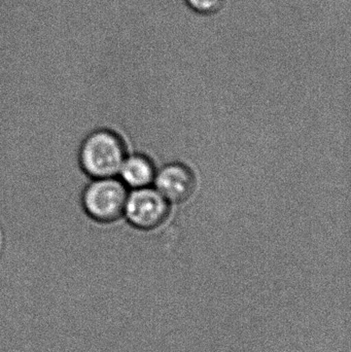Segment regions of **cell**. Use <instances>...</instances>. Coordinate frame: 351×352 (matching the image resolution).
<instances>
[{
	"mask_svg": "<svg viewBox=\"0 0 351 352\" xmlns=\"http://www.w3.org/2000/svg\"><path fill=\"white\" fill-rule=\"evenodd\" d=\"M117 175L127 188H146L155 179L154 165L144 155H132L126 157Z\"/></svg>",
	"mask_w": 351,
	"mask_h": 352,
	"instance_id": "5",
	"label": "cell"
},
{
	"mask_svg": "<svg viewBox=\"0 0 351 352\" xmlns=\"http://www.w3.org/2000/svg\"><path fill=\"white\" fill-rule=\"evenodd\" d=\"M155 178L159 192L171 202L188 200L195 190L194 173L189 167L179 163L166 165Z\"/></svg>",
	"mask_w": 351,
	"mask_h": 352,
	"instance_id": "4",
	"label": "cell"
},
{
	"mask_svg": "<svg viewBox=\"0 0 351 352\" xmlns=\"http://www.w3.org/2000/svg\"><path fill=\"white\" fill-rule=\"evenodd\" d=\"M191 10L200 14H214L224 8L226 0H185Z\"/></svg>",
	"mask_w": 351,
	"mask_h": 352,
	"instance_id": "6",
	"label": "cell"
},
{
	"mask_svg": "<svg viewBox=\"0 0 351 352\" xmlns=\"http://www.w3.org/2000/svg\"><path fill=\"white\" fill-rule=\"evenodd\" d=\"M127 157L123 138L115 130L98 128L87 134L80 142L78 162L90 179L115 177Z\"/></svg>",
	"mask_w": 351,
	"mask_h": 352,
	"instance_id": "1",
	"label": "cell"
},
{
	"mask_svg": "<svg viewBox=\"0 0 351 352\" xmlns=\"http://www.w3.org/2000/svg\"><path fill=\"white\" fill-rule=\"evenodd\" d=\"M168 213V201L158 190L146 186L128 192L123 217L133 227L140 230L154 229L164 223Z\"/></svg>",
	"mask_w": 351,
	"mask_h": 352,
	"instance_id": "3",
	"label": "cell"
},
{
	"mask_svg": "<svg viewBox=\"0 0 351 352\" xmlns=\"http://www.w3.org/2000/svg\"><path fill=\"white\" fill-rule=\"evenodd\" d=\"M128 188L120 178H94L86 184L80 195L84 214L97 223L109 225L124 215Z\"/></svg>",
	"mask_w": 351,
	"mask_h": 352,
	"instance_id": "2",
	"label": "cell"
}]
</instances>
